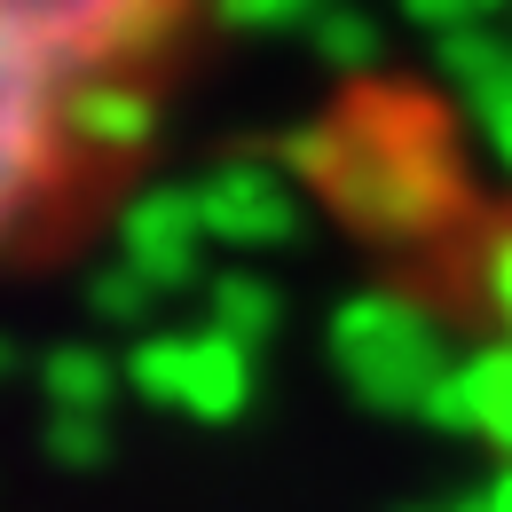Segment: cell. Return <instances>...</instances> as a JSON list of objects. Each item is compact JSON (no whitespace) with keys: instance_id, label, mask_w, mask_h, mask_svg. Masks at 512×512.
<instances>
[{"instance_id":"7a4b0ae2","label":"cell","mask_w":512,"mask_h":512,"mask_svg":"<svg viewBox=\"0 0 512 512\" xmlns=\"http://www.w3.org/2000/svg\"><path fill=\"white\" fill-rule=\"evenodd\" d=\"M197 16L205 0H0V71L158 127Z\"/></svg>"},{"instance_id":"6da1fadb","label":"cell","mask_w":512,"mask_h":512,"mask_svg":"<svg viewBox=\"0 0 512 512\" xmlns=\"http://www.w3.org/2000/svg\"><path fill=\"white\" fill-rule=\"evenodd\" d=\"M150 119L95 111L0 71V276L71 253L134 190Z\"/></svg>"}]
</instances>
